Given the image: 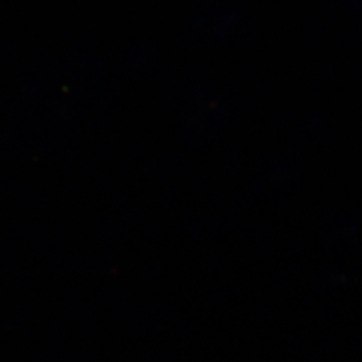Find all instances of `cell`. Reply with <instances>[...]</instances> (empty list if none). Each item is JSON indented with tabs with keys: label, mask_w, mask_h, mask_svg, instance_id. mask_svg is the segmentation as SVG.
Returning a JSON list of instances; mask_svg holds the SVG:
<instances>
[{
	"label": "cell",
	"mask_w": 362,
	"mask_h": 362,
	"mask_svg": "<svg viewBox=\"0 0 362 362\" xmlns=\"http://www.w3.org/2000/svg\"><path fill=\"white\" fill-rule=\"evenodd\" d=\"M350 2H352L355 6H362V0H350Z\"/></svg>",
	"instance_id": "6da1fadb"
}]
</instances>
